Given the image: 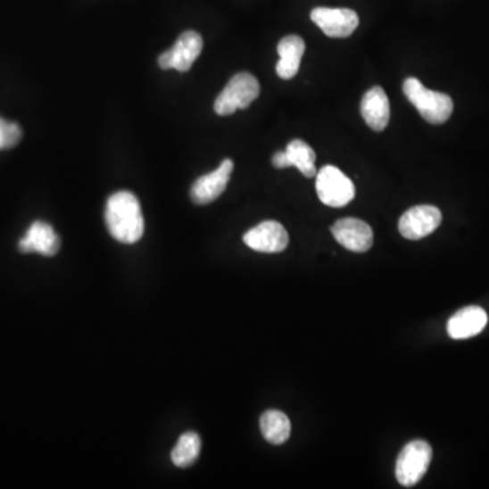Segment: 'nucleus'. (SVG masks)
Listing matches in <instances>:
<instances>
[{
	"mask_svg": "<svg viewBox=\"0 0 489 489\" xmlns=\"http://www.w3.org/2000/svg\"><path fill=\"white\" fill-rule=\"evenodd\" d=\"M311 17L322 32L332 38L350 37L359 26L358 14L351 9L317 7Z\"/></svg>",
	"mask_w": 489,
	"mask_h": 489,
	"instance_id": "0eeeda50",
	"label": "nucleus"
},
{
	"mask_svg": "<svg viewBox=\"0 0 489 489\" xmlns=\"http://www.w3.org/2000/svg\"><path fill=\"white\" fill-rule=\"evenodd\" d=\"M233 169L234 162L228 158L220 163L217 170L200 177L191 189L192 202L199 205L215 202L228 188Z\"/></svg>",
	"mask_w": 489,
	"mask_h": 489,
	"instance_id": "9d476101",
	"label": "nucleus"
},
{
	"mask_svg": "<svg viewBox=\"0 0 489 489\" xmlns=\"http://www.w3.org/2000/svg\"><path fill=\"white\" fill-rule=\"evenodd\" d=\"M18 248L22 253H38L52 257L59 252L60 238L51 225L37 220L28 228L25 236L18 244Z\"/></svg>",
	"mask_w": 489,
	"mask_h": 489,
	"instance_id": "9b49d317",
	"label": "nucleus"
},
{
	"mask_svg": "<svg viewBox=\"0 0 489 489\" xmlns=\"http://www.w3.org/2000/svg\"><path fill=\"white\" fill-rule=\"evenodd\" d=\"M316 191L319 200L327 207L340 208L355 197L353 182L336 166L327 165L317 171Z\"/></svg>",
	"mask_w": 489,
	"mask_h": 489,
	"instance_id": "39448f33",
	"label": "nucleus"
},
{
	"mask_svg": "<svg viewBox=\"0 0 489 489\" xmlns=\"http://www.w3.org/2000/svg\"><path fill=\"white\" fill-rule=\"evenodd\" d=\"M105 222L111 236L121 244H137L145 233L139 200L128 191L116 192L109 197Z\"/></svg>",
	"mask_w": 489,
	"mask_h": 489,
	"instance_id": "f257e3e1",
	"label": "nucleus"
},
{
	"mask_svg": "<svg viewBox=\"0 0 489 489\" xmlns=\"http://www.w3.org/2000/svg\"><path fill=\"white\" fill-rule=\"evenodd\" d=\"M288 241L285 226L275 220H265L244 236L246 246L261 253H280L287 248Z\"/></svg>",
	"mask_w": 489,
	"mask_h": 489,
	"instance_id": "6e6552de",
	"label": "nucleus"
},
{
	"mask_svg": "<svg viewBox=\"0 0 489 489\" xmlns=\"http://www.w3.org/2000/svg\"><path fill=\"white\" fill-rule=\"evenodd\" d=\"M286 154L290 166H295L304 177L308 178L316 177V153L308 143L299 139L291 140L286 148Z\"/></svg>",
	"mask_w": 489,
	"mask_h": 489,
	"instance_id": "f3484780",
	"label": "nucleus"
},
{
	"mask_svg": "<svg viewBox=\"0 0 489 489\" xmlns=\"http://www.w3.org/2000/svg\"><path fill=\"white\" fill-rule=\"evenodd\" d=\"M442 212L434 205H416L400 218L399 230L404 238L418 241L430 236L441 226Z\"/></svg>",
	"mask_w": 489,
	"mask_h": 489,
	"instance_id": "423d86ee",
	"label": "nucleus"
},
{
	"mask_svg": "<svg viewBox=\"0 0 489 489\" xmlns=\"http://www.w3.org/2000/svg\"><path fill=\"white\" fill-rule=\"evenodd\" d=\"M200 449H202V441L196 433L182 434L171 452V461L178 468L191 467L199 457Z\"/></svg>",
	"mask_w": 489,
	"mask_h": 489,
	"instance_id": "a211bd4d",
	"label": "nucleus"
},
{
	"mask_svg": "<svg viewBox=\"0 0 489 489\" xmlns=\"http://www.w3.org/2000/svg\"><path fill=\"white\" fill-rule=\"evenodd\" d=\"M488 322L484 309L469 306L457 311L447 322V333L454 340H464L483 332Z\"/></svg>",
	"mask_w": 489,
	"mask_h": 489,
	"instance_id": "ddd939ff",
	"label": "nucleus"
},
{
	"mask_svg": "<svg viewBox=\"0 0 489 489\" xmlns=\"http://www.w3.org/2000/svg\"><path fill=\"white\" fill-rule=\"evenodd\" d=\"M260 428L265 441L270 444H283L291 435L290 419L280 410H267L260 419Z\"/></svg>",
	"mask_w": 489,
	"mask_h": 489,
	"instance_id": "dca6fc26",
	"label": "nucleus"
},
{
	"mask_svg": "<svg viewBox=\"0 0 489 489\" xmlns=\"http://www.w3.org/2000/svg\"><path fill=\"white\" fill-rule=\"evenodd\" d=\"M433 461V449L426 441H412L402 450L397 464L395 477L402 485L413 486L424 477Z\"/></svg>",
	"mask_w": 489,
	"mask_h": 489,
	"instance_id": "20e7f679",
	"label": "nucleus"
},
{
	"mask_svg": "<svg viewBox=\"0 0 489 489\" xmlns=\"http://www.w3.org/2000/svg\"><path fill=\"white\" fill-rule=\"evenodd\" d=\"M330 231L343 248L355 252V253H364V252L370 251L373 246V228L356 218H344V220H337L330 228Z\"/></svg>",
	"mask_w": 489,
	"mask_h": 489,
	"instance_id": "1a4fd4ad",
	"label": "nucleus"
},
{
	"mask_svg": "<svg viewBox=\"0 0 489 489\" xmlns=\"http://www.w3.org/2000/svg\"><path fill=\"white\" fill-rule=\"evenodd\" d=\"M361 113L367 126L373 131L382 132L389 124L390 104L384 88L376 86L361 98Z\"/></svg>",
	"mask_w": 489,
	"mask_h": 489,
	"instance_id": "f8f14e48",
	"label": "nucleus"
},
{
	"mask_svg": "<svg viewBox=\"0 0 489 489\" xmlns=\"http://www.w3.org/2000/svg\"><path fill=\"white\" fill-rule=\"evenodd\" d=\"M304 51H306V44L299 36H286L280 40L278 44V54L280 59L277 64V74L282 79H293L298 74Z\"/></svg>",
	"mask_w": 489,
	"mask_h": 489,
	"instance_id": "4468645a",
	"label": "nucleus"
},
{
	"mask_svg": "<svg viewBox=\"0 0 489 489\" xmlns=\"http://www.w3.org/2000/svg\"><path fill=\"white\" fill-rule=\"evenodd\" d=\"M272 163L277 169L290 168V163H288V158L287 154H286V151H279V153L273 155Z\"/></svg>",
	"mask_w": 489,
	"mask_h": 489,
	"instance_id": "aec40b11",
	"label": "nucleus"
},
{
	"mask_svg": "<svg viewBox=\"0 0 489 489\" xmlns=\"http://www.w3.org/2000/svg\"><path fill=\"white\" fill-rule=\"evenodd\" d=\"M171 54V66L178 72L191 70L203 51L202 36L194 30L182 33L173 48L169 49Z\"/></svg>",
	"mask_w": 489,
	"mask_h": 489,
	"instance_id": "2eb2a0df",
	"label": "nucleus"
},
{
	"mask_svg": "<svg viewBox=\"0 0 489 489\" xmlns=\"http://www.w3.org/2000/svg\"><path fill=\"white\" fill-rule=\"evenodd\" d=\"M260 83L254 75L249 72H239L231 78L220 97L215 101V112L220 116H230L238 109L251 106L260 95Z\"/></svg>",
	"mask_w": 489,
	"mask_h": 489,
	"instance_id": "7ed1b4c3",
	"label": "nucleus"
},
{
	"mask_svg": "<svg viewBox=\"0 0 489 489\" xmlns=\"http://www.w3.org/2000/svg\"><path fill=\"white\" fill-rule=\"evenodd\" d=\"M405 97L418 109L420 116L430 124H443L452 117L454 104L452 97L424 87L418 78H408L402 85Z\"/></svg>",
	"mask_w": 489,
	"mask_h": 489,
	"instance_id": "f03ea898",
	"label": "nucleus"
},
{
	"mask_svg": "<svg viewBox=\"0 0 489 489\" xmlns=\"http://www.w3.org/2000/svg\"><path fill=\"white\" fill-rule=\"evenodd\" d=\"M22 139V129L18 124L0 117V150L14 148Z\"/></svg>",
	"mask_w": 489,
	"mask_h": 489,
	"instance_id": "6ab92c4d",
	"label": "nucleus"
}]
</instances>
